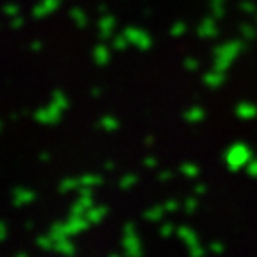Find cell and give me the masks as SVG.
<instances>
[{"label":"cell","instance_id":"1","mask_svg":"<svg viewBox=\"0 0 257 257\" xmlns=\"http://www.w3.org/2000/svg\"><path fill=\"white\" fill-rule=\"evenodd\" d=\"M248 157H250L248 149L243 147V145H236V147H232L227 152V163H229V166L232 170H237L245 165L246 161H248Z\"/></svg>","mask_w":257,"mask_h":257},{"label":"cell","instance_id":"2","mask_svg":"<svg viewBox=\"0 0 257 257\" xmlns=\"http://www.w3.org/2000/svg\"><path fill=\"white\" fill-rule=\"evenodd\" d=\"M236 52H237V45L236 43H229V45H225V47L218 48V52H216V56H218V59H216V68L221 72L225 64L232 61V57L236 56Z\"/></svg>","mask_w":257,"mask_h":257},{"label":"cell","instance_id":"3","mask_svg":"<svg viewBox=\"0 0 257 257\" xmlns=\"http://www.w3.org/2000/svg\"><path fill=\"white\" fill-rule=\"evenodd\" d=\"M125 38H127L131 43L138 45V47H147V45H149V38L145 36L141 31H136V29H128V31L125 32Z\"/></svg>","mask_w":257,"mask_h":257},{"label":"cell","instance_id":"4","mask_svg":"<svg viewBox=\"0 0 257 257\" xmlns=\"http://www.w3.org/2000/svg\"><path fill=\"white\" fill-rule=\"evenodd\" d=\"M237 114H239L241 118H252L253 114H255V107L250 104H241L239 107H237Z\"/></svg>","mask_w":257,"mask_h":257},{"label":"cell","instance_id":"5","mask_svg":"<svg viewBox=\"0 0 257 257\" xmlns=\"http://www.w3.org/2000/svg\"><path fill=\"white\" fill-rule=\"evenodd\" d=\"M95 57H96V61H98V63H104V61H105V48L104 47L96 48V50H95Z\"/></svg>","mask_w":257,"mask_h":257},{"label":"cell","instance_id":"6","mask_svg":"<svg viewBox=\"0 0 257 257\" xmlns=\"http://www.w3.org/2000/svg\"><path fill=\"white\" fill-rule=\"evenodd\" d=\"M186 118H188V120H198V118H202V111H198V109H191V111L186 114Z\"/></svg>","mask_w":257,"mask_h":257},{"label":"cell","instance_id":"7","mask_svg":"<svg viewBox=\"0 0 257 257\" xmlns=\"http://www.w3.org/2000/svg\"><path fill=\"white\" fill-rule=\"evenodd\" d=\"M202 34H204V36H207V34H211V32H213V29H211V22H205L204 24V27H202Z\"/></svg>","mask_w":257,"mask_h":257},{"label":"cell","instance_id":"8","mask_svg":"<svg viewBox=\"0 0 257 257\" xmlns=\"http://www.w3.org/2000/svg\"><path fill=\"white\" fill-rule=\"evenodd\" d=\"M182 170H184V173H188V175H195V173H197V168H193V166H182Z\"/></svg>","mask_w":257,"mask_h":257},{"label":"cell","instance_id":"9","mask_svg":"<svg viewBox=\"0 0 257 257\" xmlns=\"http://www.w3.org/2000/svg\"><path fill=\"white\" fill-rule=\"evenodd\" d=\"M250 173H252V175H257V163H253V165L250 166Z\"/></svg>","mask_w":257,"mask_h":257},{"label":"cell","instance_id":"10","mask_svg":"<svg viewBox=\"0 0 257 257\" xmlns=\"http://www.w3.org/2000/svg\"><path fill=\"white\" fill-rule=\"evenodd\" d=\"M181 31H182V25H175V29H173V34H179Z\"/></svg>","mask_w":257,"mask_h":257}]
</instances>
